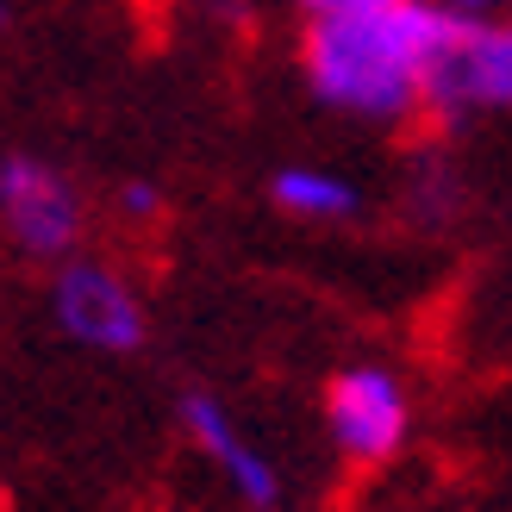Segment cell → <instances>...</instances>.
<instances>
[{
	"instance_id": "cell-1",
	"label": "cell",
	"mask_w": 512,
	"mask_h": 512,
	"mask_svg": "<svg viewBox=\"0 0 512 512\" xmlns=\"http://www.w3.org/2000/svg\"><path fill=\"white\" fill-rule=\"evenodd\" d=\"M450 32H456V13H444L438 0L325 13V19H306L300 75L313 100L331 113H350L363 125H406L425 113V88Z\"/></svg>"
},
{
	"instance_id": "cell-2",
	"label": "cell",
	"mask_w": 512,
	"mask_h": 512,
	"mask_svg": "<svg viewBox=\"0 0 512 512\" xmlns=\"http://www.w3.org/2000/svg\"><path fill=\"white\" fill-rule=\"evenodd\" d=\"M325 431L350 469H381L413 438V394L381 363L338 369L325 388Z\"/></svg>"
},
{
	"instance_id": "cell-3",
	"label": "cell",
	"mask_w": 512,
	"mask_h": 512,
	"mask_svg": "<svg viewBox=\"0 0 512 512\" xmlns=\"http://www.w3.org/2000/svg\"><path fill=\"white\" fill-rule=\"evenodd\" d=\"M82 188L69 182L57 163L32 157V150H13L0 157V232H7L25 256L38 263H69L75 244H82Z\"/></svg>"
},
{
	"instance_id": "cell-4",
	"label": "cell",
	"mask_w": 512,
	"mask_h": 512,
	"mask_svg": "<svg viewBox=\"0 0 512 512\" xmlns=\"http://www.w3.org/2000/svg\"><path fill=\"white\" fill-rule=\"evenodd\" d=\"M425 113L444 125L475 113H512V19H456L431 69Z\"/></svg>"
},
{
	"instance_id": "cell-5",
	"label": "cell",
	"mask_w": 512,
	"mask_h": 512,
	"mask_svg": "<svg viewBox=\"0 0 512 512\" xmlns=\"http://www.w3.org/2000/svg\"><path fill=\"white\" fill-rule=\"evenodd\" d=\"M50 313H57V331L69 344L100 350V356H125V350L144 344V294L113 263H100V256L57 263Z\"/></svg>"
},
{
	"instance_id": "cell-6",
	"label": "cell",
	"mask_w": 512,
	"mask_h": 512,
	"mask_svg": "<svg viewBox=\"0 0 512 512\" xmlns=\"http://www.w3.org/2000/svg\"><path fill=\"white\" fill-rule=\"evenodd\" d=\"M182 425H188L194 450L219 469V481L238 494V506H250V512H275L281 506V469L269 463V450H256L238 431V419L225 413L219 394H200V388L182 394Z\"/></svg>"
},
{
	"instance_id": "cell-7",
	"label": "cell",
	"mask_w": 512,
	"mask_h": 512,
	"mask_svg": "<svg viewBox=\"0 0 512 512\" xmlns=\"http://www.w3.org/2000/svg\"><path fill=\"white\" fill-rule=\"evenodd\" d=\"M269 200H275L288 219H306V225H344L356 207H363L356 182H344L338 169H319V163H288V169H275Z\"/></svg>"
},
{
	"instance_id": "cell-8",
	"label": "cell",
	"mask_w": 512,
	"mask_h": 512,
	"mask_svg": "<svg viewBox=\"0 0 512 512\" xmlns=\"http://www.w3.org/2000/svg\"><path fill=\"white\" fill-rule=\"evenodd\" d=\"M113 207H119V219H125V225H150V219L163 213V194L150 188V182H125V188L113 194Z\"/></svg>"
},
{
	"instance_id": "cell-9",
	"label": "cell",
	"mask_w": 512,
	"mask_h": 512,
	"mask_svg": "<svg viewBox=\"0 0 512 512\" xmlns=\"http://www.w3.org/2000/svg\"><path fill=\"white\" fill-rule=\"evenodd\" d=\"M306 19H325V13H369V7H394V0H300Z\"/></svg>"
},
{
	"instance_id": "cell-10",
	"label": "cell",
	"mask_w": 512,
	"mask_h": 512,
	"mask_svg": "<svg viewBox=\"0 0 512 512\" xmlns=\"http://www.w3.org/2000/svg\"><path fill=\"white\" fill-rule=\"evenodd\" d=\"M444 13H456V19H488V7L494 0H438Z\"/></svg>"
}]
</instances>
